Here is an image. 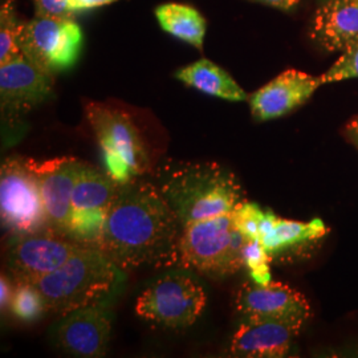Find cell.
Instances as JSON below:
<instances>
[{
    "label": "cell",
    "instance_id": "cell-1",
    "mask_svg": "<svg viewBox=\"0 0 358 358\" xmlns=\"http://www.w3.org/2000/svg\"><path fill=\"white\" fill-rule=\"evenodd\" d=\"M182 224L157 185H118L99 248L122 269L177 264Z\"/></svg>",
    "mask_w": 358,
    "mask_h": 358
},
{
    "label": "cell",
    "instance_id": "cell-2",
    "mask_svg": "<svg viewBox=\"0 0 358 358\" xmlns=\"http://www.w3.org/2000/svg\"><path fill=\"white\" fill-rule=\"evenodd\" d=\"M183 226L231 214L244 201L236 177L214 162H179L164 167L158 185Z\"/></svg>",
    "mask_w": 358,
    "mask_h": 358
},
{
    "label": "cell",
    "instance_id": "cell-3",
    "mask_svg": "<svg viewBox=\"0 0 358 358\" xmlns=\"http://www.w3.org/2000/svg\"><path fill=\"white\" fill-rule=\"evenodd\" d=\"M124 282V269L100 248L81 247L60 268L35 285L47 312L59 316L113 297Z\"/></svg>",
    "mask_w": 358,
    "mask_h": 358
},
{
    "label": "cell",
    "instance_id": "cell-4",
    "mask_svg": "<svg viewBox=\"0 0 358 358\" xmlns=\"http://www.w3.org/2000/svg\"><path fill=\"white\" fill-rule=\"evenodd\" d=\"M231 214L183 226L179 236L177 264L217 279L243 268L245 238L235 229Z\"/></svg>",
    "mask_w": 358,
    "mask_h": 358
},
{
    "label": "cell",
    "instance_id": "cell-5",
    "mask_svg": "<svg viewBox=\"0 0 358 358\" xmlns=\"http://www.w3.org/2000/svg\"><path fill=\"white\" fill-rule=\"evenodd\" d=\"M85 115L103 152L105 173L122 185L149 170L140 131L124 110L103 103L85 105Z\"/></svg>",
    "mask_w": 358,
    "mask_h": 358
},
{
    "label": "cell",
    "instance_id": "cell-6",
    "mask_svg": "<svg viewBox=\"0 0 358 358\" xmlns=\"http://www.w3.org/2000/svg\"><path fill=\"white\" fill-rule=\"evenodd\" d=\"M206 306L203 285L189 269H177L159 276L142 291L136 313L162 327L185 329L201 317Z\"/></svg>",
    "mask_w": 358,
    "mask_h": 358
},
{
    "label": "cell",
    "instance_id": "cell-7",
    "mask_svg": "<svg viewBox=\"0 0 358 358\" xmlns=\"http://www.w3.org/2000/svg\"><path fill=\"white\" fill-rule=\"evenodd\" d=\"M0 217L13 236L48 229L38 180L27 159L7 158L1 165Z\"/></svg>",
    "mask_w": 358,
    "mask_h": 358
},
{
    "label": "cell",
    "instance_id": "cell-8",
    "mask_svg": "<svg viewBox=\"0 0 358 358\" xmlns=\"http://www.w3.org/2000/svg\"><path fill=\"white\" fill-rule=\"evenodd\" d=\"M117 186L105 171L78 161L66 235L71 241L83 247L99 248Z\"/></svg>",
    "mask_w": 358,
    "mask_h": 358
},
{
    "label": "cell",
    "instance_id": "cell-9",
    "mask_svg": "<svg viewBox=\"0 0 358 358\" xmlns=\"http://www.w3.org/2000/svg\"><path fill=\"white\" fill-rule=\"evenodd\" d=\"M17 45L29 62L56 75L76 64L83 47V32L72 17L35 15L34 19L22 23Z\"/></svg>",
    "mask_w": 358,
    "mask_h": 358
},
{
    "label": "cell",
    "instance_id": "cell-10",
    "mask_svg": "<svg viewBox=\"0 0 358 358\" xmlns=\"http://www.w3.org/2000/svg\"><path fill=\"white\" fill-rule=\"evenodd\" d=\"M110 300L112 297H108L63 315L52 325V344L73 357L105 356L112 336Z\"/></svg>",
    "mask_w": 358,
    "mask_h": 358
},
{
    "label": "cell",
    "instance_id": "cell-11",
    "mask_svg": "<svg viewBox=\"0 0 358 358\" xmlns=\"http://www.w3.org/2000/svg\"><path fill=\"white\" fill-rule=\"evenodd\" d=\"M83 245L55 231L13 236L7 250V268L15 282H35L60 268Z\"/></svg>",
    "mask_w": 358,
    "mask_h": 358
},
{
    "label": "cell",
    "instance_id": "cell-12",
    "mask_svg": "<svg viewBox=\"0 0 358 358\" xmlns=\"http://www.w3.org/2000/svg\"><path fill=\"white\" fill-rule=\"evenodd\" d=\"M304 324V321L243 317L231 338L229 352L234 357H285Z\"/></svg>",
    "mask_w": 358,
    "mask_h": 358
},
{
    "label": "cell",
    "instance_id": "cell-13",
    "mask_svg": "<svg viewBox=\"0 0 358 358\" xmlns=\"http://www.w3.org/2000/svg\"><path fill=\"white\" fill-rule=\"evenodd\" d=\"M235 307L243 317H266L282 320H308L310 308L306 296L279 282L267 285L252 279L244 282L235 296Z\"/></svg>",
    "mask_w": 358,
    "mask_h": 358
},
{
    "label": "cell",
    "instance_id": "cell-14",
    "mask_svg": "<svg viewBox=\"0 0 358 358\" xmlns=\"http://www.w3.org/2000/svg\"><path fill=\"white\" fill-rule=\"evenodd\" d=\"M27 162L38 180L48 229L66 236L78 159L63 157L43 162L27 159Z\"/></svg>",
    "mask_w": 358,
    "mask_h": 358
},
{
    "label": "cell",
    "instance_id": "cell-15",
    "mask_svg": "<svg viewBox=\"0 0 358 358\" xmlns=\"http://www.w3.org/2000/svg\"><path fill=\"white\" fill-rule=\"evenodd\" d=\"M53 75L29 62L24 55L0 65L1 110L27 113L52 94Z\"/></svg>",
    "mask_w": 358,
    "mask_h": 358
},
{
    "label": "cell",
    "instance_id": "cell-16",
    "mask_svg": "<svg viewBox=\"0 0 358 358\" xmlns=\"http://www.w3.org/2000/svg\"><path fill=\"white\" fill-rule=\"evenodd\" d=\"M321 85L320 76L288 69L248 97L251 113L257 121H269L288 115L307 103Z\"/></svg>",
    "mask_w": 358,
    "mask_h": 358
},
{
    "label": "cell",
    "instance_id": "cell-17",
    "mask_svg": "<svg viewBox=\"0 0 358 358\" xmlns=\"http://www.w3.org/2000/svg\"><path fill=\"white\" fill-rule=\"evenodd\" d=\"M310 38L327 52H344L358 43V0L320 1Z\"/></svg>",
    "mask_w": 358,
    "mask_h": 358
},
{
    "label": "cell",
    "instance_id": "cell-18",
    "mask_svg": "<svg viewBox=\"0 0 358 358\" xmlns=\"http://www.w3.org/2000/svg\"><path fill=\"white\" fill-rule=\"evenodd\" d=\"M328 232L329 229L321 219L309 222L288 220L267 211L259 241L272 260H282L299 254L304 247L319 242Z\"/></svg>",
    "mask_w": 358,
    "mask_h": 358
},
{
    "label": "cell",
    "instance_id": "cell-19",
    "mask_svg": "<svg viewBox=\"0 0 358 358\" xmlns=\"http://www.w3.org/2000/svg\"><path fill=\"white\" fill-rule=\"evenodd\" d=\"M176 78L186 85L227 101H244L247 94L239 84L219 65L208 59H201L176 72Z\"/></svg>",
    "mask_w": 358,
    "mask_h": 358
},
{
    "label": "cell",
    "instance_id": "cell-20",
    "mask_svg": "<svg viewBox=\"0 0 358 358\" xmlns=\"http://www.w3.org/2000/svg\"><path fill=\"white\" fill-rule=\"evenodd\" d=\"M155 17L165 32L202 50L206 20L195 8L178 3H167L155 10Z\"/></svg>",
    "mask_w": 358,
    "mask_h": 358
},
{
    "label": "cell",
    "instance_id": "cell-21",
    "mask_svg": "<svg viewBox=\"0 0 358 358\" xmlns=\"http://www.w3.org/2000/svg\"><path fill=\"white\" fill-rule=\"evenodd\" d=\"M22 22H19L15 0H1L0 6V65L6 64L23 53L17 45Z\"/></svg>",
    "mask_w": 358,
    "mask_h": 358
},
{
    "label": "cell",
    "instance_id": "cell-22",
    "mask_svg": "<svg viewBox=\"0 0 358 358\" xmlns=\"http://www.w3.org/2000/svg\"><path fill=\"white\" fill-rule=\"evenodd\" d=\"M10 310L17 320L34 322L47 312L44 299L35 282H17L13 288Z\"/></svg>",
    "mask_w": 358,
    "mask_h": 358
},
{
    "label": "cell",
    "instance_id": "cell-23",
    "mask_svg": "<svg viewBox=\"0 0 358 358\" xmlns=\"http://www.w3.org/2000/svg\"><path fill=\"white\" fill-rule=\"evenodd\" d=\"M244 267L257 284L267 285L271 279V256L259 239H245L243 245Z\"/></svg>",
    "mask_w": 358,
    "mask_h": 358
},
{
    "label": "cell",
    "instance_id": "cell-24",
    "mask_svg": "<svg viewBox=\"0 0 358 358\" xmlns=\"http://www.w3.org/2000/svg\"><path fill=\"white\" fill-rule=\"evenodd\" d=\"M266 213L267 211H263L260 206L244 199L236 206L231 217L235 229L239 231L245 239H259Z\"/></svg>",
    "mask_w": 358,
    "mask_h": 358
},
{
    "label": "cell",
    "instance_id": "cell-25",
    "mask_svg": "<svg viewBox=\"0 0 358 358\" xmlns=\"http://www.w3.org/2000/svg\"><path fill=\"white\" fill-rule=\"evenodd\" d=\"M320 78L322 85L341 80L358 78V43L346 48L338 60L325 73L320 75Z\"/></svg>",
    "mask_w": 358,
    "mask_h": 358
},
{
    "label": "cell",
    "instance_id": "cell-26",
    "mask_svg": "<svg viewBox=\"0 0 358 358\" xmlns=\"http://www.w3.org/2000/svg\"><path fill=\"white\" fill-rule=\"evenodd\" d=\"M35 15L56 19H71L73 10L71 0H34Z\"/></svg>",
    "mask_w": 358,
    "mask_h": 358
},
{
    "label": "cell",
    "instance_id": "cell-27",
    "mask_svg": "<svg viewBox=\"0 0 358 358\" xmlns=\"http://www.w3.org/2000/svg\"><path fill=\"white\" fill-rule=\"evenodd\" d=\"M13 289L10 285L7 276L1 275L0 279V308L4 312L7 308H10L11 300H13Z\"/></svg>",
    "mask_w": 358,
    "mask_h": 358
},
{
    "label": "cell",
    "instance_id": "cell-28",
    "mask_svg": "<svg viewBox=\"0 0 358 358\" xmlns=\"http://www.w3.org/2000/svg\"><path fill=\"white\" fill-rule=\"evenodd\" d=\"M117 0H71V7L73 13L76 11H85L90 8H97L101 6H106L110 3H115Z\"/></svg>",
    "mask_w": 358,
    "mask_h": 358
},
{
    "label": "cell",
    "instance_id": "cell-29",
    "mask_svg": "<svg viewBox=\"0 0 358 358\" xmlns=\"http://www.w3.org/2000/svg\"><path fill=\"white\" fill-rule=\"evenodd\" d=\"M252 1H257L269 7H275L282 11H291L299 3V0H252Z\"/></svg>",
    "mask_w": 358,
    "mask_h": 358
},
{
    "label": "cell",
    "instance_id": "cell-30",
    "mask_svg": "<svg viewBox=\"0 0 358 358\" xmlns=\"http://www.w3.org/2000/svg\"><path fill=\"white\" fill-rule=\"evenodd\" d=\"M345 133L349 141L358 149V115L346 125Z\"/></svg>",
    "mask_w": 358,
    "mask_h": 358
},
{
    "label": "cell",
    "instance_id": "cell-31",
    "mask_svg": "<svg viewBox=\"0 0 358 358\" xmlns=\"http://www.w3.org/2000/svg\"><path fill=\"white\" fill-rule=\"evenodd\" d=\"M320 1H324V0H320Z\"/></svg>",
    "mask_w": 358,
    "mask_h": 358
}]
</instances>
